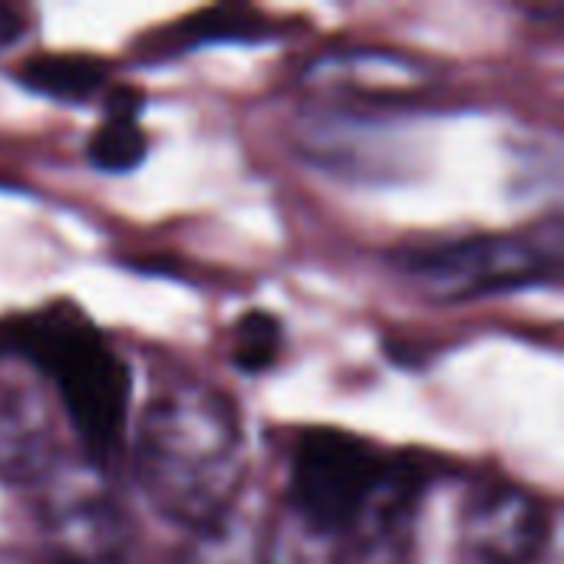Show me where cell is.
I'll return each instance as SVG.
<instances>
[{
  "instance_id": "obj_9",
  "label": "cell",
  "mask_w": 564,
  "mask_h": 564,
  "mask_svg": "<svg viewBox=\"0 0 564 564\" xmlns=\"http://www.w3.org/2000/svg\"><path fill=\"white\" fill-rule=\"evenodd\" d=\"M106 63L83 53H36L20 63L17 79L56 102H89L106 86Z\"/></svg>"
},
{
  "instance_id": "obj_13",
  "label": "cell",
  "mask_w": 564,
  "mask_h": 564,
  "mask_svg": "<svg viewBox=\"0 0 564 564\" xmlns=\"http://www.w3.org/2000/svg\"><path fill=\"white\" fill-rule=\"evenodd\" d=\"M26 30V20H23V10L13 7V3H3L0 0V50L13 46Z\"/></svg>"
},
{
  "instance_id": "obj_7",
  "label": "cell",
  "mask_w": 564,
  "mask_h": 564,
  "mask_svg": "<svg viewBox=\"0 0 564 564\" xmlns=\"http://www.w3.org/2000/svg\"><path fill=\"white\" fill-rule=\"evenodd\" d=\"M56 463L43 400L13 380H0V479L43 482Z\"/></svg>"
},
{
  "instance_id": "obj_2",
  "label": "cell",
  "mask_w": 564,
  "mask_h": 564,
  "mask_svg": "<svg viewBox=\"0 0 564 564\" xmlns=\"http://www.w3.org/2000/svg\"><path fill=\"white\" fill-rule=\"evenodd\" d=\"M413 502V473L367 440L317 426L301 433L288 479V529L271 564H327L350 535L377 539Z\"/></svg>"
},
{
  "instance_id": "obj_10",
  "label": "cell",
  "mask_w": 564,
  "mask_h": 564,
  "mask_svg": "<svg viewBox=\"0 0 564 564\" xmlns=\"http://www.w3.org/2000/svg\"><path fill=\"white\" fill-rule=\"evenodd\" d=\"M142 96L119 89L109 102L106 119L96 126L86 155L99 172H132L145 159V132L139 126Z\"/></svg>"
},
{
  "instance_id": "obj_5",
  "label": "cell",
  "mask_w": 564,
  "mask_h": 564,
  "mask_svg": "<svg viewBox=\"0 0 564 564\" xmlns=\"http://www.w3.org/2000/svg\"><path fill=\"white\" fill-rule=\"evenodd\" d=\"M46 564H126V525L102 479L86 466L59 463L43 479Z\"/></svg>"
},
{
  "instance_id": "obj_4",
  "label": "cell",
  "mask_w": 564,
  "mask_h": 564,
  "mask_svg": "<svg viewBox=\"0 0 564 564\" xmlns=\"http://www.w3.org/2000/svg\"><path fill=\"white\" fill-rule=\"evenodd\" d=\"M397 271L433 301H476L532 284H555L562 264L558 221L542 235H492L403 248Z\"/></svg>"
},
{
  "instance_id": "obj_1",
  "label": "cell",
  "mask_w": 564,
  "mask_h": 564,
  "mask_svg": "<svg viewBox=\"0 0 564 564\" xmlns=\"http://www.w3.org/2000/svg\"><path fill=\"white\" fill-rule=\"evenodd\" d=\"M245 476V423L225 390L182 380L145 406L135 436V479L162 519L192 532L215 522L241 502Z\"/></svg>"
},
{
  "instance_id": "obj_3",
  "label": "cell",
  "mask_w": 564,
  "mask_h": 564,
  "mask_svg": "<svg viewBox=\"0 0 564 564\" xmlns=\"http://www.w3.org/2000/svg\"><path fill=\"white\" fill-rule=\"evenodd\" d=\"M7 350L33 364L63 400L89 463L119 446L129 413V370L99 330L69 314H36L7 327Z\"/></svg>"
},
{
  "instance_id": "obj_12",
  "label": "cell",
  "mask_w": 564,
  "mask_h": 564,
  "mask_svg": "<svg viewBox=\"0 0 564 564\" xmlns=\"http://www.w3.org/2000/svg\"><path fill=\"white\" fill-rule=\"evenodd\" d=\"M188 43H218V40H258L268 36V23L258 20L254 10H238V7H212L198 17H192L182 26Z\"/></svg>"
},
{
  "instance_id": "obj_8",
  "label": "cell",
  "mask_w": 564,
  "mask_h": 564,
  "mask_svg": "<svg viewBox=\"0 0 564 564\" xmlns=\"http://www.w3.org/2000/svg\"><path fill=\"white\" fill-rule=\"evenodd\" d=\"M178 564H271V529L254 509L235 502L225 516L192 532Z\"/></svg>"
},
{
  "instance_id": "obj_11",
  "label": "cell",
  "mask_w": 564,
  "mask_h": 564,
  "mask_svg": "<svg viewBox=\"0 0 564 564\" xmlns=\"http://www.w3.org/2000/svg\"><path fill=\"white\" fill-rule=\"evenodd\" d=\"M281 350V324L271 314H245L238 330H235V344H231V360L238 370L245 373H261L278 360Z\"/></svg>"
},
{
  "instance_id": "obj_6",
  "label": "cell",
  "mask_w": 564,
  "mask_h": 564,
  "mask_svg": "<svg viewBox=\"0 0 564 564\" xmlns=\"http://www.w3.org/2000/svg\"><path fill=\"white\" fill-rule=\"evenodd\" d=\"M552 532L549 506L522 486H492L463 516L459 564H535Z\"/></svg>"
}]
</instances>
